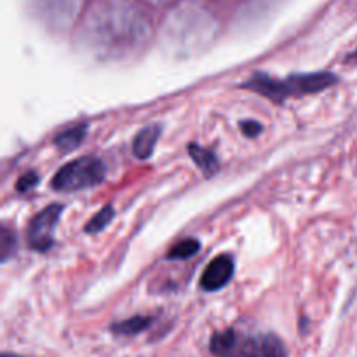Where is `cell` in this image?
Masks as SVG:
<instances>
[{"label":"cell","mask_w":357,"mask_h":357,"mask_svg":"<svg viewBox=\"0 0 357 357\" xmlns=\"http://www.w3.org/2000/svg\"><path fill=\"white\" fill-rule=\"evenodd\" d=\"M337 82L338 77L331 72L295 73V75H289L286 79H274L267 73L257 72L241 87L267 98L272 103L282 105L289 98H302L307 94L321 93V91L335 86Z\"/></svg>","instance_id":"cell-1"},{"label":"cell","mask_w":357,"mask_h":357,"mask_svg":"<svg viewBox=\"0 0 357 357\" xmlns=\"http://www.w3.org/2000/svg\"><path fill=\"white\" fill-rule=\"evenodd\" d=\"M215 357H286L284 342L274 333H243L236 328L218 331L209 342Z\"/></svg>","instance_id":"cell-2"},{"label":"cell","mask_w":357,"mask_h":357,"mask_svg":"<svg viewBox=\"0 0 357 357\" xmlns=\"http://www.w3.org/2000/svg\"><path fill=\"white\" fill-rule=\"evenodd\" d=\"M107 176V167L96 157H79L70 160L52 178V188L58 192H77L98 187Z\"/></svg>","instance_id":"cell-3"},{"label":"cell","mask_w":357,"mask_h":357,"mask_svg":"<svg viewBox=\"0 0 357 357\" xmlns=\"http://www.w3.org/2000/svg\"><path fill=\"white\" fill-rule=\"evenodd\" d=\"M63 204H51L35 215L28 225V246L37 253H45L54 246V229L58 227L59 218L63 215Z\"/></svg>","instance_id":"cell-4"},{"label":"cell","mask_w":357,"mask_h":357,"mask_svg":"<svg viewBox=\"0 0 357 357\" xmlns=\"http://www.w3.org/2000/svg\"><path fill=\"white\" fill-rule=\"evenodd\" d=\"M234 258L230 255H220L209 261L208 267L204 268L201 275V288L202 291H218L225 288L234 275Z\"/></svg>","instance_id":"cell-5"},{"label":"cell","mask_w":357,"mask_h":357,"mask_svg":"<svg viewBox=\"0 0 357 357\" xmlns=\"http://www.w3.org/2000/svg\"><path fill=\"white\" fill-rule=\"evenodd\" d=\"M160 132H162V126L160 124H152L143 128L136 135L135 143H132V153L138 159H149V157H152L153 149H155L157 142H159Z\"/></svg>","instance_id":"cell-6"},{"label":"cell","mask_w":357,"mask_h":357,"mask_svg":"<svg viewBox=\"0 0 357 357\" xmlns=\"http://www.w3.org/2000/svg\"><path fill=\"white\" fill-rule=\"evenodd\" d=\"M188 153H190L194 162L197 164L199 169H201L206 176H213V174L220 169L218 157H216V153L211 152V150L202 149L197 143H190V145H188Z\"/></svg>","instance_id":"cell-7"},{"label":"cell","mask_w":357,"mask_h":357,"mask_svg":"<svg viewBox=\"0 0 357 357\" xmlns=\"http://www.w3.org/2000/svg\"><path fill=\"white\" fill-rule=\"evenodd\" d=\"M152 323V316H132L129 319L112 324L110 331L114 335H119V337H135V335H139L145 330H149Z\"/></svg>","instance_id":"cell-8"},{"label":"cell","mask_w":357,"mask_h":357,"mask_svg":"<svg viewBox=\"0 0 357 357\" xmlns=\"http://www.w3.org/2000/svg\"><path fill=\"white\" fill-rule=\"evenodd\" d=\"M86 135H87V126L79 124L75 126V128H70L66 129V131L59 132V135L54 138V145L58 146L61 152H72V150L79 149V146L82 145Z\"/></svg>","instance_id":"cell-9"},{"label":"cell","mask_w":357,"mask_h":357,"mask_svg":"<svg viewBox=\"0 0 357 357\" xmlns=\"http://www.w3.org/2000/svg\"><path fill=\"white\" fill-rule=\"evenodd\" d=\"M201 250V243L195 239H183L180 243L174 244L171 251L167 253V260H187V258L194 257Z\"/></svg>","instance_id":"cell-10"},{"label":"cell","mask_w":357,"mask_h":357,"mask_svg":"<svg viewBox=\"0 0 357 357\" xmlns=\"http://www.w3.org/2000/svg\"><path fill=\"white\" fill-rule=\"evenodd\" d=\"M114 216H115L114 206L107 204L100 213H98V215H94L93 218L87 222V225L84 227V230H86V234L101 232V230H105L108 225H110L112 220H114Z\"/></svg>","instance_id":"cell-11"},{"label":"cell","mask_w":357,"mask_h":357,"mask_svg":"<svg viewBox=\"0 0 357 357\" xmlns=\"http://www.w3.org/2000/svg\"><path fill=\"white\" fill-rule=\"evenodd\" d=\"M14 253H16V236L13 230L3 225L0 230V260L6 264Z\"/></svg>","instance_id":"cell-12"},{"label":"cell","mask_w":357,"mask_h":357,"mask_svg":"<svg viewBox=\"0 0 357 357\" xmlns=\"http://www.w3.org/2000/svg\"><path fill=\"white\" fill-rule=\"evenodd\" d=\"M38 181H40V178H38L37 171H28V173L20 176V180H17L16 183V190L20 192V194H26V192L33 190V188L37 187Z\"/></svg>","instance_id":"cell-13"},{"label":"cell","mask_w":357,"mask_h":357,"mask_svg":"<svg viewBox=\"0 0 357 357\" xmlns=\"http://www.w3.org/2000/svg\"><path fill=\"white\" fill-rule=\"evenodd\" d=\"M241 131L248 138H257L261 131H264V126L257 121H243L241 122Z\"/></svg>","instance_id":"cell-14"},{"label":"cell","mask_w":357,"mask_h":357,"mask_svg":"<svg viewBox=\"0 0 357 357\" xmlns=\"http://www.w3.org/2000/svg\"><path fill=\"white\" fill-rule=\"evenodd\" d=\"M349 61H352V63H357V49L354 52H352L351 56H349Z\"/></svg>","instance_id":"cell-15"},{"label":"cell","mask_w":357,"mask_h":357,"mask_svg":"<svg viewBox=\"0 0 357 357\" xmlns=\"http://www.w3.org/2000/svg\"><path fill=\"white\" fill-rule=\"evenodd\" d=\"M0 357H23V356H17V354H9V352H3Z\"/></svg>","instance_id":"cell-16"},{"label":"cell","mask_w":357,"mask_h":357,"mask_svg":"<svg viewBox=\"0 0 357 357\" xmlns=\"http://www.w3.org/2000/svg\"><path fill=\"white\" fill-rule=\"evenodd\" d=\"M152 2H164V0H152Z\"/></svg>","instance_id":"cell-17"}]
</instances>
